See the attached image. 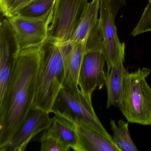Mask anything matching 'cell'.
Masks as SVG:
<instances>
[{
    "instance_id": "6da1fadb",
    "label": "cell",
    "mask_w": 151,
    "mask_h": 151,
    "mask_svg": "<svg viewBox=\"0 0 151 151\" xmlns=\"http://www.w3.org/2000/svg\"><path fill=\"white\" fill-rule=\"evenodd\" d=\"M41 47L20 50L5 98L0 103V147L8 143L33 106Z\"/></svg>"
},
{
    "instance_id": "7a4b0ae2",
    "label": "cell",
    "mask_w": 151,
    "mask_h": 151,
    "mask_svg": "<svg viewBox=\"0 0 151 151\" xmlns=\"http://www.w3.org/2000/svg\"><path fill=\"white\" fill-rule=\"evenodd\" d=\"M41 48L42 57L32 107L50 114L60 91L63 87L65 47L47 41Z\"/></svg>"
},
{
    "instance_id": "3957f363",
    "label": "cell",
    "mask_w": 151,
    "mask_h": 151,
    "mask_svg": "<svg viewBox=\"0 0 151 151\" xmlns=\"http://www.w3.org/2000/svg\"><path fill=\"white\" fill-rule=\"evenodd\" d=\"M150 73L143 68L124 77L118 108L129 122L151 124V88L146 80Z\"/></svg>"
},
{
    "instance_id": "277c9868",
    "label": "cell",
    "mask_w": 151,
    "mask_h": 151,
    "mask_svg": "<svg viewBox=\"0 0 151 151\" xmlns=\"http://www.w3.org/2000/svg\"><path fill=\"white\" fill-rule=\"evenodd\" d=\"M52 113L75 124L81 123L108 137L112 138L96 115L92 100L84 95L79 87H63L55 101Z\"/></svg>"
},
{
    "instance_id": "5b68a950",
    "label": "cell",
    "mask_w": 151,
    "mask_h": 151,
    "mask_svg": "<svg viewBox=\"0 0 151 151\" xmlns=\"http://www.w3.org/2000/svg\"><path fill=\"white\" fill-rule=\"evenodd\" d=\"M88 0H55L47 41L61 45L72 37L86 9Z\"/></svg>"
},
{
    "instance_id": "8992f818",
    "label": "cell",
    "mask_w": 151,
    "mask_h": 151,
    "mask_svg": "<svg viewBox=\"0 0 151 151\" xmlns=\"http://www.w3.org/2000/svg\"><path fill=\"white\" fill-rule=\"evenodd\" d=\"M52 10L38 17L15 15L7 18L17 40L20 50L41 47L47 41Z\"/></svg>"
},
{
    "instance_id": "52a82bcc",
    "label": "cell",
    "mask_w": 151,
    "mask_h": 151,
    "mask_svg": "<svg viewBox=\"0 0 151 151\" xmlns=\"http://www.w3.org/2000/svg\"><path fill=\"white\" fill-rule=\"evenodd\" d=\"M100 24L103 37V53L106 60L107 72L115 65L124 63L125 44L120 42L115 23L110 0H100Z\"/></svg>"
},
{
    "instance_id": "ba28073f",
    "label": "cell",
    "mask_w": 151,
    "mask_h": 151,
    "mask_svg": "<svg viewBox=\"0 0 151 151\" xmlns=\"http://www.w3.org/2000/svg\"><path fill=\"white\" fill-rule=\"evenodd\" d=\"M49 113L32 107L23 122L6 144L0 147L1 151H24L31 140L39 133L49 129L54 117Z\"/></svg>"
},
{
    "instance_id": "9c48e42d",
    "label": "cell",
    "mask_w": 151,
    "mask_h": 151,
    "mask_svg": "<svg viewBox=\"0 0 151 151\" xmlns=\"http://www.w3.org/2000/svg\"><path fill=\"white\" fill-rule=\"evenodd\" d=\"M106 60L102 50L86 52L78 79L80 91L90 100L97 88H102L106 83Z\"/></svg>"
},
{
    "instance_id": "30bf717a",
    "label": "cell",
    "mask_w": 151,
    "mask_h": 151,
    "mask_svg": "<svg viewBox=\"0 0 151 151\" xmlns=\"http://www.w3.org/2000/svg\"><path fill=\"white\" fill-rule=\"evenodd\" d=\"M20 51L7 19H3L0 25V103L5 98Z\"/></svg>"
},
{
    "instance_id": "8fae6325",
    "label": "cell",
    "mask_w": 151,
    "mask_h": 151,
    "mask_svg": "<svg viewBox=\"0 0 151 151\" xmlns=\"http://www.w3.org/2000/svg\"><path fill=\"white\" fill-rule=\"evenodd\" d=\"M86 39L73 44L62 45L65 47V76L63 87H78V77L86 52Z\"/></svg>"
},
{
    "instance_id": "7c38bea8",
    "label": "cell",
    "mask_w": 151,
    "mask_h": 151,
    "mask_svg": "<svg viewBox=\"0 0 151 151\" xmlns=\"http://www.w3.org/2000/svg\"><path fill=\"white\" fill-rule=\"evenodd\" d=\"M78 136L77 151H121L113 140L81 123L76 124Z\"/></svg>"
},
{
    "instance_id": "4fadbf2b",
    "label": "cell",
    "mask_w": 151,
    "mask_h": 151,
    "mask_svg": "<svg viewBox=\"0 0 151 151\" xmlns=\"http://www.w3.org/2000/svg\"><path fill=\"white\" fill-rule=\"evenodd\" d=\"M100 0H92L88 3L83 15L72 37L67 42L60 45H65L80 42L87 38L99 22Z\"/></svg>"
},
{
    "instance_id": "5bb4252c",
    "label": "cell",
    "mask_w": 151,
    "mask_h": 151,
    "mask_svg": "<svg viewBox=\"0 0 151 151\" xmlns=\"http://www.w3.org/2000/svg\"><path fill=\"white\" fill-rule=\"evenodd\" d=\"M124 63L115 65L108 72H106L105 85L107 92V108L111 106H119L122 91L124 77L127 72Z\"/></svg>"
},
{
    "instance_id": "9a60e30c",
    "label": "cell",
    "mask_w": 151,
    "mask_h": 151,
    "mask_svg": "<svg viewBox=\"0 0 151 151\" xmlns=\"http://www.w3.org/2000/svg\"><path fill=\"white\" fill-rule=\"evenodd\" d=\"M52 126L66 146L70 149L78 151V136L75 124L61 116L55 115Z\"/></svg>"
},
{
    "instance_id": "2e32d148",
    "label": "cell",
    "mask_w": 151,
    "mask_h": 151,
    "mask_svg": "<svg viewBox=\"0 0 151 151\" xmlns=\"http://www.w3.org/2000/svg\"><path fill=\"white\" fill-rule=\"evenodd\" d=\"M128 122L120 120L116 124L114 120H110L113 140L121 151H138L130 135Z\"/></svg>"
},
{
    "instance_id": "e0dca14e",
    "label": "cell",
    "mask_w": 151,
    "mask_h": 151,
    "mask_svg": "<svg viewBox=\"0 0 151 151\" xmlns=\"http://www.w3.org/2000/svg\"><path fill=\"white\" fill-rule=\"evenodd\" d=\"M55 0H34L21 9L16 15L27 17H38L52 10Z\"/></svg>"
},
{
    "instance_id": "ac0fdd59",
    "label": "cell",
    "mask_w": 151,
    "mask_h": 151,
    "mask_svg": "<svg viewBox=\"0 0 151 151\" xmlns=\"http://www.w3.org/2000/svg\"><path fill=\"white\" fill-rule=\"evenodd\" d=\"M40 140L41 151H68L70 150L62 141L52 126L45 130Z\"/></svg>"
},
{
    "instance_id": "d6986e66",
    "label": "cell",
    "mask_w": 151,
    "mask_h": 151,
    "mask_svg": "<svg viewBox=\"0 0 151 151\" xmlns=\"http://www.w3.org/2000/svg\"><path fill=\"white\" fill-rule=\"evenodd\" d=\"M34 0H0L1 11L8 17L16 15L25 6Z\"/></svg>"
},
{
    "instance_id": "ffe728a7",
    "label": "cell",
    "mask_w": 151,
    "mask_h": 151,
    "mask_svg": "<svg viewBox=\"0 0 151 151\" xmlns=\"http://www.w3.org/2000/svg\"><path fill=\"white\" fill-rule=\"evenodd\" d=\"M151 31V0L144 9L137 24L132 32L133 37Z\"/></svg>"
}]
</instances>
